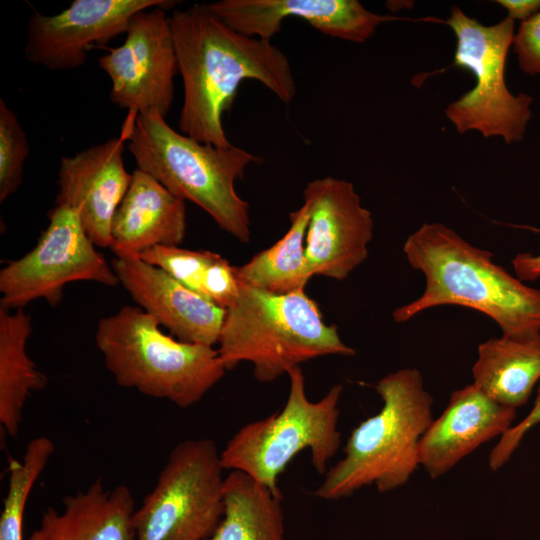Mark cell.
Wrapping results in <instances>:
<instances>
[{
	"label": "cell",
	"mask_w": 540,
	"mask_h": 540,
	"mask_svg": "<svg viewBox=\"0 0 540 540\" xmlns=\"http://www.w3.org/2000/svg\"><path fill=\"white\" fill-rule=\"evenodd\" d=\"M170 24L184 86L178 120L182 134L217 147L232 145L223 115L246 79L259 81L284 103L294 99L289 59L271 40L232 29L206 4L174 11Z\"/></svg>",
	"instance_id": "obj_1"
},
{
	"label": "cell",
	"mask_w": 540,
	"mask_h": 540,
	"mask_svg": "<svg viewBox=\"0 0 540 540\" xmlns=\"http://www.w3.org/2000/svg\"><path fill=\"white\" fill-rule=\"evenodd\" d=\"M409 264L426 286L420 297L394 310L397 323L429 308L467 307L490 317L502 335L540 332V289L527 286L494 263L490 251L475 247L442 223H425L404 245Z\"/></svg>",
	"instance_id": "obj_2"
},
{
	"label": "cell",
	"mask_w": 540,
	"mask_h": 540,
	"mask_svg": "<svg viewBox=\"0 0 540 540\" xmlns=\"http://www.w3.org/2000/svg\"><path fill=\"white\" fill-rule=\"evenodd\" d=\"M380 411L350 433L344 456L324 474L314 495L325 500L351 496L375 485L381 493L408 482L420 465V441L433 421V398L416 368L389 373L375 385Z\"/></svg>",
	"instance_id": "obj_3"
},
{
	"label": "cell",
	"mask_w": 540,
	"mask_h": 540,
	"mask_svg": "<svg viewBox=\"0 0 540 540\" xmlns=\"http://www.w3.org/2000/svg\"><path fill=\"white\" fill-rule=\"evenodd\" d=\"M218 344L226 370L250 362L254 378L262 383L311 359L356 354L342 341L337 326L323 320L318 304L304 289L274 294L241 282L226 309Z\"/></svg>",
	"instance_id": "obj_4"
},
{
	"label": "cell",
	"mask_w": 540,
	"mask_h": 540,
	"mask_svg": "<svg viewBox=\"0 0 540 540\" xmlns=\"http://www.w3.org/2000/svg\"><path fill=\"white\" fill-rule=\"evenodd\" d=\"M128 150L139 169L153 176L175 196L202 208L242 243L250 240L249 203L235 182L260 158L230 145L200 143L175 131L156 111L138 114L128 137Z\"/></svg>",
	"instance_id": "obj_5"
},
{
	"label": "cell",
	"mask_w": 540,
	"mask_h": 540,
	"mask_svg": "<svg viewBox=\"0 0 540 540\" xmlns=\"http://www.w3.org/2000/svg\"><path fill=\"white\" fill-rule=\"evenodd\" d=\"M138 306L99 320L95 343L117 385L179 408L198 403L227 371L213 346L166 335Z\"/></svg>",
	"instance_id": "obj_6"
},
{
	"label": "cell",
	"mask_w": 540,
	"mask_h": 540,
	"mask_svg": "<svg viewBox=\"0 0 540 540\" xmlns=\"http://www.w3.org/2000/svg\"><path fill=\"white\" fill-rule=\"evenodd\" d=\"M287 374L290 388L283 408L243 425L220 452L225 470L244 472L274 492H281L278 478L301 451L310 450L315 471L324 475L341 444L337 425L343 386L336 384L311 401L300 366Z\"/></svg>",
	"instance_id": "obj_7"
},
{
	"label": "cell",
	"mask_w": 540,
	"mask_h": 540,
	"mask_svg": "<svg viewBox=\"0 0 540 540\" xmlns=\"http://www.w3.org/2000/svg\"><path fill=\"white\" fill-rule=\"evenodd\" d=\"M445 23L457 41L453 66L470 71L476 79L471 90L447 106V118L460 134L476 130L485 138L502 137L507 144L521 141L531 118L532 98L513 95L505 81L514 20L507 16L486 26L454 6Z\"/></svg>",
	"instance_id": "obj_8"
},
{
	"label": "cell",
	"mask_w": 540,
	"mask_h": 540,
	"mask_svg": "<svg viewBox=\"0 0 540 540\" xmlns=\"http://www.w3.org/2000/svg\"><path fill=\"white\" fill-rule=\"evenodd\" d=\"M210 438L176 444L135 510V540H206L224 514L225 471Z\"/></svg>",
	"instance_id": "obj_9"
},
{
	"label": "cell",
	"mask_w": 540,
	"mask_h": 540,
	"mask_svg": "<svg viewBox=\"0 0 540 540\" xmlns=\"http://www.w3.org/2000/svg\"><path fill=\"white\" fill-rule=\"evenodd\" d=\"M36 245L0 270V303L9 310L24 309L35 299L55 307L68 283L90 281L116 286L119 280L87 235L79 212L55 205Z\"/></svg>",
	"instance_id": "obj_10"
},
{
	"label": "cell",
	"mask_w": 540,
	"mask_h": 540,
	"mask_svg": "<svg viewBox=\"0 0 540 540\" xmlns=\"http://www.w3.org/2000/svg\"><path fill=\"white\" fill-rule=\"evenodd\" d=\"M123 44L98 59L109 76L112 103L133 112L156 111L164 118L174 100L178 72L176 50L166 9L137 12Z\"/></svg>",
	"instance_id": "obj_11"
},
{
	"label": "cell",
	"mask_w": 540,
	"mask_h": 540,
	"mask_svg": "<svg viewBox=\"0 0 540 540\" xmlns=\"http://www.w3.org/2000/svg\"><path fill=\"white\" fill-rule=\"evenodd\" d=\"M310 217L305 255L311 274L346 279L368 256L373 237L371 212L354 185L334 177L309 181L303 190Z\"/></svg>",
	"instance_id": "obj_12"
},
{
	"label": "cell",
	"mask_w": 540,
	"mask_h": 540,
	"mask_svg": "<svg viewBox=\"0 0 540 540\" xmlns=\"http://www.w3.org/2000/svg\"><path fill=\"white\" fill-rule=\"evenodd\" d=\"M171 0H74L61 12L48 16L34 12L27 27L24 53L33 64L50 70L84 65L88 50L126 33L139 11L172 8Z\"/></svg>",
	"instance_id": "obj_13"
},
{
	"label": "cell",
	"mask_w": 540,
	"mask_h": 540,
	"mask_svg": "<svg viewBox=\"0 0 540 540\" xmlns=\"http://www.w3.org/2000/svg\"><path fill=\"white\" fill-rule=\"evenodd\" d=\"M207 8L232 29L255 38L271 40L288 17L299 18L321 33L363 43L376 28L406 18L381 15L357 0H220Z\"/></svg>",
	"instance_id": "obj_14"
},
{
	"label": "cell",
	"mask_w": 540,
	"mask_h": 540,
	"mask_svg": "<svg viewBox=\"0 0 540 540\" xmlns=\"http://www.w3.org/2000/svg\"><path fill=\"white\" fill-rule=\"evenodd\" d=\"M123 150L124 139L117 137L60 160L55 205L79 212L96 247H111L113 218L131 184Z\"/></svg>",
	"instance_id": "obj_15"
},
{
	"label": "cell",
	"mask_w": 540,
	"mask_h": 540,
	"mask_svg": "<svg viewBox=\"0 0 540 540\" xmlns=\"http://www.w3.org/2000/svg\"><path fill=\"white\" fill-rule=\"evenodd\" d=\"M111 266L138 307L178 340L209 346L218 343L225 309L138 256L115 257Z\"/></svg>",
	"instance_id": "obj_16"
},
{
	"label": "cell",
	"mask_w": 540,
	"mask_h": 540,
	"mask_svg": "<svg viewBox=\"0 0 540 540\" xmlns=\"http://www.w3.org/2000/svg\"><path fill=\"white\" fill-rule=\"evenodd\" d=\"M515 417L516 409L494 401L473 383L454 391L421 438L420 465L432 479L441 477L482 444L500 438Z\"/></svg>",
	"instance_id": "obj_17"
},
{
	"label": "cell",
	"mask_w": 540,
	"mask_h": 540,
	"mask_svg": "<svg viewBox=\"0 0 540 540\" xmlns=\"http://www.w3.org/2000/svg\"><path fill=\"white\" fill-rule=\"evenodd\" d=\"M185 200L137 168L113 218L115 257L139 256L155 246H180L186 233Z\"/></svg>",
	"instance_id": "obj_18"
},
{
	"label": "cell",
	"mask_w": 540,
	"mask_h": 540,
	"mask_svg": "<svg viewBox=\"0 0 540 540\" xmlns=\"http://www.w3.org/2000/svg\"><path fill=\"white\" fill-rule=\"evenodd\" d=\"M48 507L27 540H135V501L126 485L106 489L102 478Z\"/></svg>",
	"instance_id": "obj_19"
},
{
	"label": "cell",
	"mask_w": 540,
	"mask_h": 540,
	"mask_svg": "<svg viewBox=\"0 0 540 540\" xmlns=\"http://www.w3.org/2000/svg\"><path fill=\"white\" fill-rule=\"evenodd\" d=\"M472 374L473 384L494 401L514 409L525 405L540 380V332L481 343Z\"/></svg>",
	"instance_id": "obj_20"
},
{
	"label": "cell",
	"mask_w": 540,
	"mask_h": 540,
	"mask_svg": "<svg viewBox=\"0 0 540 540\" xmlns=\"http://www.w3.org/2000/svg\"><path fill=\"white\" fill-rule=\"evenodd\" d=\"M31 333L32 320L24 309L0 307V425L11 437L20 430L28 397L48 382L28 355Z\"/></svg>",
	"instance_id": "obj_21"
},
{
	"label": "cell",
	"mask_w": 540,
	"mask_h": 540,
	"mask_svg": "<svg viewBox=\"0 0 540 540\" xmlns=\"http://www.w3.org/2000/svg\"><path fill=\"white\" fill-rule=\"evenodd\" d=\"M282 494L246 473L225 476L224 514L206 540H285Z\"/></svg>",
	"instance_id": "obj_22"
},
{
	"label": "cell",
	"mask_w": 540,
	"mask_h": 540,
	"mask_svg": "<svg viewBox=\"0 0 540 540\" xmlns=\"http://www.w3.org/2000/svg\"><path fill=\"white\" fill-rule=\"evenodd\" d=\"M309 217V205L304 202L290 213V227L281 239L255 254L247 263L235 267L238 281L274 294L305 289L313 277L305 255Z\"/></svg>",
	"instance_id": "obj_23"
},
{
	"label": "cell",
	"mask_w": 540,
	"mask_h": 540,
	"mask_svg": "<svg viewBox=\"0 0 540 540\" xmlns=\"http://www.w3.org/2000/svg\"><path fill=\"white\" fill-rule=\"evenodd\" d=\"M54 451V442L39 436L29 441L21 461L9 457L8 489L0 515V540H24L23 515L27 500Z\"/></svg>",
	"instance_id": "obj_24"
},
{
	"label": "cell",
	"mask_w": 540,
	"mask_h": 540,
	"mask_svg": "<svg viewBox=\"0 0 540 540\" xmlns=\"http://www.w3.org/2000/svg\"><path fill=\"white\" fill-rule=\"evenodd\" d=\"M26 134L14 111L0 100V202L15 193L23 181L29 155Z\"/></svg>",
	"instance_id": "obj_25"
},
{
	"label": "cell",
	"mask_w": 540,
	"mask_h": 540,
	"mask_svg": "<svg viewBox=\"0 0 540 540\" xmlns=\"http://www.w3.org/2000/svg\"><path fill=\"white\" fill-rule=\"evenodd\" d=\"M220 254L207 250H190L180 246H155L138 257L154 265L185 287L200 295L208 267Z\"/></svg>",
	"instance_id": "obj_26"
},
{
	"label": "cell",
	"mask_w": 540,
	"mask_h": 540,
	"mask_svg": "<svg viewBox=\"0 0 540 540\" xmlns=\"http://www.w3.org/2000/svg\"><path fill=\"white\" fill-rule=\"evenodd\" d=\"M238 291L235 267L219 255L206 270L200 295L226 310L235 301Z\"/></svg>",
	"instance_id": "obj_27"
},
{
	"label": "cell",
	"mask_w": 540,
	"mask_h": 540,
	"mask_svg": "<svg viewBox=\"0 0 540 540\" xmlns=\"http://www.w3.org/2000/svg\"><path fill=\"white\" fill-rule=\"evenodd\" d=\"M540 424V386L538 387L533 406L526 416L504 433L489 455V467L496 471L501 468L520 446L523 438L534 427Z\"/></svg>",
	"instance_id": "obj_28"
},
{
	"label": "cell",
	"mask_w": 540,
	"mask_h": 540,
	"mask_svg": "<svg viewBox=\"0 0 540 540\" xmlns=\"http://www.w3.org/2000/svg\"><path fill=\"white\" fill-rule=\"evenodd\" d=\"M512 44L520 69L540 74V11L521 23Z\"/></svg>",
	"instance_id": "obj_29"
},
{
	"label": "cell",
	"mask_w": 540,
	"mask_h": 540,
	"mask_svg": "<svg viewBox=\"0 0 540 540\" xmlns=\"http://www.w3.org/2000/svg\"><path fill=\"white\" fill-rule=\"evenodd\" d=\"M516 277L521 281L540 278V253H519L511 261Z\"/></svg>",
	"instance_id": "obj_30"
},
{
	"label": "cell",
	"mask_w": 540,
	"mask_h": 540,
	"mask_svg": "<svg viewBox=\"0 0 540 540\" xmlns=\"http://www.w3.org/2000/svg\"><path fill=\"white\" fill-rule=\"evenodd\" d=\"M496 3L507 10L509 18L522 22L540 11V0H497Z\"/></svg>",
	"instance_id": "obj_31"
}]
</instances>
